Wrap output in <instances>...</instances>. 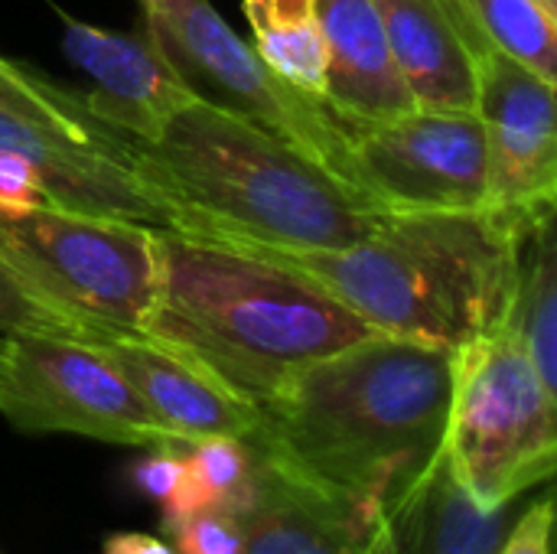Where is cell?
I'll use <instances>...</instances> for the list:
<instances>
[{"label": "cell", "mask_w": 557, "mask_h": 554, "mask_svg": "<svg viewBox=\"0 0 557 554\" xmlns=\"http://www.w3.org/2000/svg\"><path fill=\"white\" fill-rule=\"evenodd\" d=\"M457 353L372 333L297 372L255 431L277 457L369 506L398 500L444 451Z\"/></svg>", "instance_id": "cell-1"}, {"label": "cell", "mask_w": 557, "mask_h": 554, "mask_svg": "<svg viewBox=\"0 0 557 554\" xmlns=\"http://www.w3.org/2000/svg\"><path fill=\"white\" fill-rule=\"evenodd\" d=\"M160 278L144 336L242 402L268 405L297 372L375 330L261 248L157 232Z\"/></svg>", "instance_id": "cell-2"}, {"label": "cell", "mask_w": 557, "mask_h": 554, "mask_svg": "<svg viewBox=\"0 0 557 554\" xmlns=\"http://www.w3.org/2000/svg\"><path fill=\"white\" fill-rule=\"evenodd\" d=\"M127 144L134 173L170 206L180 235L317 251L346 248L388 216L313 153L199 98L160 137Z\"/></svg>", "instance_id": "cell-3"}, {"label": "cell", "mask_w": 557, "mask_h": 554, "mask_svg": "<svg viewBox=\"0 0 557 554\" xmlns=\"http://www.w3.org/2000/svg\"><path fill=\"white\" fill-rule=\"evenodd\" d=\"M535 219L490 206L388 212L346 248L261 251L313 278L375 333L457 353L503 327Z\"/></svg>", "instance_id": "cell-4"}, {"label": "cell", "mask_w": 557, "mask_h": 554, "mask_svg": "<svg viewBox=\"0 0 557 554\" xmlns=\"http://www.w3.org/2000/svg\"><path fill=\"white\" fill-rule=\"evenodd\" d=\"M157 232L59 206L0 209V261L78 340L140 333L160 278Z\"/></svg>", "instance_id": "cell-5"}, {"label": "cell", "mask_w": 557, "mask_h": 554, "mask_svg": "<svg viewBox=\"0 0 557 554\" xmlns=\"http://www.w3.org/2000/svg\"><path fill=\"white\" fill-rule=\"evenodd\" d=\"M444 451L483 509L512 506L557 467V392L503 323L457 349Z\"/></svg>", "instance_id": "cell-6"}, {"label": "cell", "mask_w": 557, "mask_h": 554, "mask_svg": "<svg viewBox=\"0 0 557 554\" xmlns=\"http://www.w3.org/2000/svg\"><path fill=\"white\" fill-rule=\"evenodd\" d=\"M140 10L147 36L199 101L284 137L346 180L349 131L320 98L277 78L209 0H140Z\"/></svg>", "instance_id": "cell-7"}, {"label": "cell", "mask_w": 557, "mask_h": 554, "mask_svg": "<svg viewBox=\"0 0 557 554\" xmlns=\"http://www.w3.org/2000/svg\"><path fill=\"white\" fill-rule=\"evenodd\" d=\"M0 359V415L16 431L78 434L127 447H176L91 343L65 333L20 330Z\"/></svg>", "instance_id": "cell-8"}, {"label": "cell", "mask_w": 557, "mask_h": 554, "mask_svg": "<svg viewBox=\"0 0 557 554\" xmlns=\"http://www.w3.org/2000/svg\"><path fill=\"white\" fill-rule=\"evenodd\" d=\"M346 183L382 212H447L486 206V137L476 111L414 108L352 131Z\"/></svg>", "instance_id": "cell-9"}, {"label": "cell", "mask_w": 557, "mask_h": 554, "mask_svg": "<svg viewBox=\"0 0 557 554\" xmlns=\"http://www.w3.org/2000/svg\"><path fill=\"white\" fill-rule=\"evenodd\" d=\"M0 150L29 160L49 206L173 232L170 206L131 167L127 137L88 114L82 95L46 108L0 104Z\"/></svg>", "instance_id": "cell-10"}, {"label": "cell", "mask_w": 557, "mask_h": 554, "mask_svg": "<svg viewBox=\"0 0 557 554\" xmlns=\"http://www.w3.org/2000/svg\"><path fill=\"white\" fill-rule=\"evenodd\" d=\"M476 114L486 137V206L516 216L557 209L555 82L499 49L480 59Z\"/></svg>", "instance_id": "cell-11"}, {"label": "cell", "mask_w": 557, "mask_h": 554, "mask_svg": "<svg viewBox=\"0 0 557 554\" xmlns=\"http://www.w3.org/2000/svg\"><path fill=\"white\" fill-rule=\"evenodd\" d=\"M255 473L232 506L245 554H362L382 506L359 503L307 477L251 434Z\"/></svg>", "instance_id": "cell-12"}, {"label": "cell", "mask_w": 557, "mask_h": 554, "mask_svg": "<svg viewBox=\"0 0 557 554\" xmlns=\"http://www.w3.org/2000/svg\"><path fill=\"white\" fill-rule=\"evenodd\" d=\"M65 56L85 72L88 114L127 140H153L166 121L196 101L157 42L144 33H114L62 13Z\"/></svg>", "instance_id": "cell-13"}, {"label": "cell", "mask_w": 557, "mask_h": 554, "mask_svg": "<svg viewBox=\"0 0 557 554\" xmlns=\"http://www.w3.org/2000/svg\"><path fill=\"white\" fill-rule=\"evenodd\" d=\"M85 343L124 376L176 447L206 438H251L261 428V411L255 405L242 402L202 369L144 333H91Z\"/></svg>", "instance_id": "cell-14"}, {"label": "cell", "mask_w": 557, "mask_h": 554, "mask_svg": "<svg viewBox=\"0 0 557 554\" xmlns=\"http://www.w3.org/2000/svg\"><path fill=\"white\" fill-rule=\"evenodd\" d=\"M418 108L476 111L480 59L493 49L460 0H375Z\"/></svg>", "instance_id": "cell-15"}, {"label": "cell", "mask_w": 557, "mask_h": 554, "mask_svg": "<svg viewBox=\"0 0 557 554\" xmlns=\"http://www.w3.org/2000/svg\"><path fill=\"white\" fill-rule=\"evenodd\" d=\"M326 42L323 104L352 134L414 111L375 0H317Z\"/></svg>", "instance_id": "cell-16"}, {"label": "cell", "mask_w": 557, "mask_h": 554, "mask_svg": "<svg viewBox=\"0 0 557 554\" xmlns=\"http://www.w3.org/2000/svg\"><path fill=\"white\" fill-rule=\"evenodd\" d=\"M392 554H499L509 506L483 509L460 483L447 451L385 506Z\"/></svg>", "instance_id": "cell-17"}, {"label": "cell", "mask_w": 557, "mask_h": 554, "mask_svg": "<svg viewBox=\"0 0 557 554\" xmlns=\"http://www.w3.org/2000/svg\"><path fill=\"white\" fill-rule=\"evenodd\" d=\"M557 212V209H555ZM555 212L539 216L522 242L506 327L529 353L542 382L557 392V235Z\"/></svg>", "instance_id": "cell-18"}, {"label": "cell", "mask_w": 557, "mask_h": 554, "mask_svg": "<svg viewBox=\"0 0 557 554\" xmlns=\"http://www.w3.org/2000/svg\"><path fill=\"white\" fill-rule=\"evenodd\" d=\"M242 10L261 62L297 91L323 101L326 42L317 0H242Z\"/></svg>", "instance_id": "cell-19"}, {"label": "cell", "mask_w": 557, "mask_h": 554, "mask_svg": "<svg viewBox=\"0 0 557 554\" xmlns=\"http://www.w3.org/2000/svg\"><path fill=\"white\" fill-rule=\"evenodd\" d=\"M480 36L545 82L557 78V13L539 0H460Z\"/></svg>", "instance_id": "cell-20"}, {"label": "cell", "mask_w": 557, "mask_h": 554, "mask_svg": "<svg viewBox=\"0 0 557 554\" xmlns=\"http://www.w3.org/2000/svg\"><path fill=\"white\" fill-rule=\"evenodd\" d=\"M176 542V554H245L242 526L232 509H202L163 526Z\"/></svg>", "instance_id": "cell-21"}, {"label": "cell", "mask_w": 557, "mask_h": 554, "mask_svg": "<svg viewBox=\"0 0 557 554\" xmlns=\"http://www.w3.org/2000/svg\"><path fill=\"white\" fill-rule=\"evenodd\" d=\"M20 330H42V333H65L75 336L72 327L55 317L49 307H42L13 274L10 268L0 261V356L10 343L13 333Z\"/></svg>", "instance_id": "cell-22"}, {"label": "cell", "mask_w": 557, "mask_h": 554, "mask_svg": "<svg viewBox=\"0 0 557 554\" xmlns=\"http://www.w3.org/2000/svg\"><path fill=\"white\" fill-rule=\"evenodd\" d=\"M75 91H65L59 85H52L46 75L29 72L10 59L0 56V104H62L69 101Z\"/></svg>", "instance_id": "cell-23"}, {"label": "cell", "mask_w": 557, "mask_h": 554, "mask_svg": "<svg viewBox=\"0 0 557 554\" xmlns=\"http://www.w3.org/2000/svg\"><path fill=\"white\" fill-rule=\"evenodd\" d=\"M29 206H49L36 170L20 153L0 150V209H29Z\"/></svg>", "instance_id": "cell-24"}, {"label": "cell", "mask_w": 557, "mask_h": 554, "mask_svg": "<svg viewBox=\"0 0 557 554\" xmlns=\"http://www.w3.org/2000/svg\"><path fill=\"white\" fill-rule=\"evenodd\" d=\"M552 526H555V503H552V496H542L516 522V529L506 532V542H503L499 554H548Z\"/></svg>", "instance_id": "cell-25"}, {"label": "cell", "mask_w": 557, "mask_h": 554, "mask_svg": "<svg viewBox=\"0 0 557 554\" xmlns=\"http://www.w3.org/2000/svg\"><path fill=\"white\" fill-rule=\"evenodd\" d=\"M180 477H183V454H180V447H157V454L137 467V483L160 506H166L173 500V493L180 487Z\"/></svg>", "instance_id": "cell-26"}, {"label": "cell", "mask_w": 557, "mask_h": 554, "mask_svg": "<svg viewBox=\"0 0 557 554\" xmlns=\"http://www.w3.org/2000/svg\"><path fill=\"white\" fill-rule=\"evenodd\" d=\"M104 554H176L166 542L144 532H114L104 539Z\"/></svg>", "instance_id": "cell-27"}, {"label": "cell", "mask_w": 557, "mask_h": 554, "mask_svg": "<svg viewBox=\"0 0 557 554\" xmlns=\"http://www.w3.org/2000/svg\"><path fill=\"white\" fill-rule=\"evenodd\" d=\"M362 554H392L388 532H385V513H382V522L375 526V532H372V539H369V545H366V552Z\"/></svg>", "instance_id": "cell-28"}, {"label": "cell", "mask_w": 557, "mask_h": 554, "mask_svg": "<svg viewBox=\"0 0 557 554\" xmlns=\"http://www.w3.org/2000/svg\"><path fill=\"white\" fill-rule=\"evenodd\" d=\"M539 3H545L548 10H555V13H557V0H539Z\"/></svg>", "instance_id": "cell-29"}, {"label": "cell", "mask_w": 557, "mask_h": 554, "mask_svg": "<svg viewBox=\"0 0 557 554\" xmlns=\"http://www.w3.org/2000/svg\"><path fill=\"white\" fill-rule=\"evenodd\" d=\"M0 376H3V359H0Z\"/></svg>", "instance_id": "cell-30"}]
</instances>
